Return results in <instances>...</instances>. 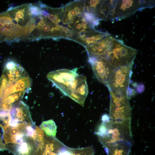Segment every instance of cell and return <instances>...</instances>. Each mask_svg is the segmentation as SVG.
<instances>
[{
	"mask_svg": "<svg viewBox=\"0 0 155 155\" xmlns=\"http://www.w3.org/2000/svg\"><path fill=\"white\" fill-rule=\"evenodd\" d=\"M32 80L28 75L17 81H9L2 74L0 78V103L4 109L10 111L22 101L24 94L31 88Z\"/></svg>",
	"mask_w": 155,
	"mask_h": 155,
	"instance_id": "6da1fadb",
	"label": "cell"
},
{
	"mask_svg": "<svg viewBox=\"0 0 155 155\" xmlns=\"http://www.w3.org/2000/svg\"><path fill=\"white\" fill-rule=\"evenodd\" d=\"M131 122V120L118 121L110 120L102 122L95 133L105 148L121 141L132 142Z\"/></svg>",
	"mask_w": 155,
	"mask_h": 155,
	"instance_id": "7a4b0ae2",
	"label": "cell"
},
{
	"mask_svg": "<svg viewBox=\"0 0 155 155\" xmlns=\"http://www.w3.org/2000/svg\"><path fill=\"white\" fill-rule=\"evenodd\" d=\"M137 50L124 44L115 38L113 44L105 57L108 63L116 69L133 63Z\"/></svg>",
	"mask_w": 155,
	"mask_h": 155,
	"instance_id": "3957f363",
	"label": "cell"
},
{
	"mask_svg": "<svg viewBox=\"0 0 155 155\" xmlns=\"http://www.w3.org/2000/svg\"><path fill=\"white\" fill-rule=\"evenodd\" d=\"M109 92L110 120L118 121L131 120V109L128 92Z\"/></svg>",
	"mask_w": 155,
	"mask_h": 155,
	"instance_id": "277c9868",
	"label": "cell"
},
{
	"mask_svg": "<svg viewBox=\"0 0 155 155\" xmlns=\"http://www.w3.org/2000/svg\"><path fill=\"white\" fill-rule=\"evenodd\" d=\"M154 1L150 0H115L114 19H124L133 15L137 11L154 7Z\"/></svg>",
	"mask_w": 155,
	"mask_h": 155,
	"instance_id": "5b68a950",
	"label": "cell"
},
{
	"mask_svg": "<svg viewBox=\"0 0 155 155\" xmlns=\"http://www.w3.org/2000/svg\"><path fill=\"white\" fill-rule=\"evenodd\" d=\"M77 68L72 70L60 69L51 71L47 78L65 95L69 96L75 77Z\"/></svg>",
	"mask_w": 155,
	"mask_h": 155,
	"instance_id": "8992f818",
	"label": "cell"
},
{
	"mask_svg": "<svg viewBox=\"0 0 155 155\" xmlns=\"http://www.w3.org/2000/svg\"><path fill=\"white\" fill-rule=\"evenodd\" d=\"M133 63L115 69L106 86L109 91L127 92Z\"/></svg>",
	"mask_w": 155,
	"mask_h": 155,
	"instance_id": "52a82bcc",
	"label": "cell"
},
{
	"mask_svg": "<svg viewBox=\"0 0 155 155\" xmlns=\"http://www.w3.org/2000/svg\"><path fill=\"white\" fill-rule=\"evenodd\" d=\"M88 61L96 78L106 85L115 69L109 65L104 56L89 57Z\"/></svg>",
	"mask_w": 155,
	"mask_h": 155,
	"instance_id": "ba28073f",
	"label": "cell"
},
{
	"mask_svg": "<svg viewBox=\"0 0 155 155\" xmlns=\"http://www.w3.org/2000/svg\"><path fill=\"white\" fill-rule=\"evenodd\" d=\"M62 143L55 137L46 135L43 140L38 143L33 155H57Z\"/></svg>",
	"mask_w": 155,
	"mask_h": 155,
	"instance_id": "9c48e42d",
	"label": "cell"
},
{
	"mask_svg": "<svg viewBox=\"0 0 155 155\" xmlns=\"http://www.w3.org/2000/svg\"><path fill=\"white\" fill-rule=\"evenodd\" d=\"M9 111L11 117V122L34 123L31 117L28 106L22 101L13 106Z\"/></svg>",
	"mask_w": 155,
	"mask_h": 155,
	"instance_id": "30bf717a",
	"label": "cell"
},
{
	"mask_svg": "<svg viewBox=\"0 0 155 155\" xmlns=\"http://www.w3.org/2000/svg\"><path fill=\"white\" fill-rule=\"evenodd\" d=\"M115 38L110 34L107 37L86 47L88 57H105Z\"/></svg>",
	"mask_w": 155,
	"mask_h": 155,
	"instance_id": "8fae6325",
	"label": "cell"
},
{
	"mask_svg": "<svg viewBox=\"0 0 155 155\" xmlns=\"http://www.w3.org/2000/svg\"><path fill=\"white\" fill-rule=\"evenodd\" d=\"M88 93L86 78L85 76L81 75L74 91L69 97L81 105L84 106Z\"/></svg>",
	"mask_w": 155,
	"mask_h": 155,
	"instance_id": "7c38bea8",
	"label": "cell"
},
{
	"mask_svg": "<svg viewBox=\"0 0 155 155\" xmlns=\"http://www.w3.org/2000/svg\"><path fill=\"white\" fill-rule=\"evenodd\" d=\"M132 145L131 142L123 141L111 144L104 149L107 155H128Z\"/></svg>",
	"mask_w": 155,
	"mask_h": 155,
	"instance_id": "4fadbf2b",
	"label": "cell"
},
{
	"mask_svg": "<svg viewBox=\"0 0 155 155\" xmlns=\"http://www.w3.org/2000/svg\"><path fill=\"white\" fill-rule=\"evenodd\" d=\"M39 127L46 135L54 137H56L57 126L53 120L51 119L43 121Z\"/></svg>",
	"mask_w": 155,
	"mask_h": 155,
	"instance_id": "5bb4252c",
	"label": "cell"
},
{
	"mask_svg": "<svg viewBox=\"0 0 155 155\" xmlns=\"http://www.w3.org/2000/svg\"><path fill=\"white\" fill-rule=\"evenodd\" d=\"M11 119L9 111L0 110V127L2 130L9 125Z\"/></svg>",
	"mask_w": 155,
	"mask_h": 155,
	"instance_id": "9a60e30c",
	"label": "cell"
},
{
	"mask_svg": "<svg viewBox=\"0 0 155 155\" xmlns=\"http://www.w3.org/2000/svg\"><path fill=\"white\" fill-rule=\"evenodd\" d=\"M6 150L5 145L3 142L2 136L0 133V151H3Z\"/></svg>",
	"mask_w": 155,
	"mask_h": 155,
	"instance_id": "2e32d148",
	"label": "cell"
},
{
	"mask_svg": "<svg viewBox=\"0 0 155 155\" xmlns=\"http://www.w3.org/2000/svg\"><path fill=\"white\" fill-rule=\"evenodd\" d=\"M101 120L103 122H105L110 120L108 115L107 114L103 115L102 117Z\"/></svg>",
	"mask_w": 155,
	"mask_h": 155,
	"instance_id": "e0dca14e",
	"label": "cell"
}]
</instances>
